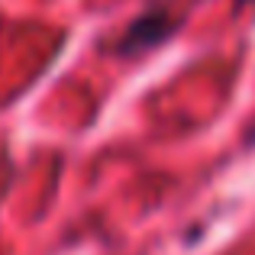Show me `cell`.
<instances>
[{
	"label": "cell",
	"mask_w": 255,
	"mask_h": 255,
	"mask_svg": "<svg viewBox=\"0 0 255 255\" xmlns=\"http://www.w3.org/2000/svg\"><path fill=\"white\" fill-rule=\"evenodd\" d=\"M239 3H255V0H239Z\"/></svg>",
	"instance_id": "obj_2"
},
{
	"label": "cell",
	"mask_w": 255,
	"mask_h": 255,
	"mask_svg": "<svg viewBox=\"0 0 255 255\" xmlns=\"http://www.w3.org/2000/svg\"><path fill=\"white\" fill-rule=\"evenodd\" d=\"M252 142H255V136H252Z\"/></svg>",
	"instance_id": "obj_3"
},
{
	"label": "cell",
	"mask_w": 255,
	"mask_h": 255,
	"mask_svg": "<svg viewBox=\"0 0 255 255\" xmlns=\"http://www.w3.org/2000/svg\"><path fill=\"white\" fill-rule=\"evenodd\" d=\"M174 29L171 16L165 10H152L145 16H139L129 29L123 32V39L117 42V52H139V49H149V45H158L162 39H168Z\"/></svg>",
	"instance_id": "obj_1"
}]
</instances>
